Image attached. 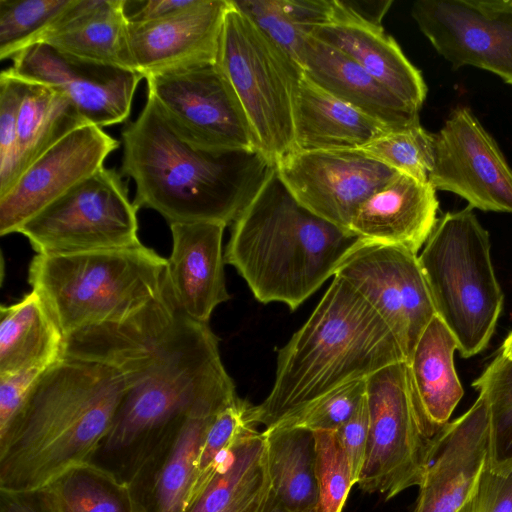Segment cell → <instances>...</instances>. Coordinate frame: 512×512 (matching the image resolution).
Instances as JSON below:
<instances>
[{
	"label": "cell",
	"mask_w": 512,
	"mask_h": 512,
	"mask_svg": "<svg viewBox=\"0 0 512 512\" xmlns=\"http://www.w3.org/2000/svg\"><path fill=\"white\" fill-rule=\"evenodd\" d=\"M64 356L122 374L123 398L91 462L128 483L197 406L239 398L217 336L178 308L166 279L160 294L128 318L65 338Z\"/></svg>",
	"instance_id": "6da1fadb"
},
{
	"label": "cell",
	"mask_w": 512,
	"mask_h": 512,
	"mask_svg": "<svg viewBox=\"0 0 512 512\" xmlns=\"http://www.w3.org/2000/svg\"><path fill=\"white\" fill-rule=\"evenodd\" d=\"M125 392L107 364L63 356L47 368L0 435V488H43L70 467L91 462Z\"/></svg>",
	"instance_id": "7a4b0ae2"
},
{
	"label": "cell",
	"mask_w": 512,
	"mask_h": 512,
	"mask_svg": "<svg viewBox=\"0 0 512 512\" xmlns=\"http://www.w3.org/2000/svg\"><path fill=\"white\" fill-rule=\"evenodd\" d=\"M122 175L136 187L134 204L170 224H232L274 165L257 150H207L182 137L153 100L121 132Z\"/></svg>",
	"instance_id": "3957f363"
},
{
	"label": "cell",
	"mask_w": 512,
	"mask_h": 512,
	"mask_svg": "<svg viewBox=\"0 0 512 512\" xmlns=\"http://www.w3.org/2000/svg\"><path fill=\"white\" fill-rule=\"evenodd\" d=\"M399 362L406 358L390 328L335 275L307 321L278 351L271 391L249 406L248 421L272 427L325 394Z\"/></svg>",
	"instance_id": "277c9868"
},
{
	"label": "cell",
	"mask_w": 512,
	"mask_h": 512,
	"mask_svg": "<svg viewBox=\"0 0 512 512\" xmlns=\"http://www.w3.org/2000/svg\"><path fill=\"white\" fill-rule=\"evenodd\" d=\"M361 242L298 203L274 166L232 223L224 260L259 302L283 303L293 311Z\"/></svg>",
	"instance_id": "5b68a950"
},
{
	"label": "cell",
	"mask_w": 512,
	"mask_h": 512,
	"mask_svg": "<svg viewBox=\"0 0 512 512\" xmlns=\"http://www.w3.org/2000/svg\"><path fill=\"white\" fill-rule=\"evenodd\" d=\"M166 266L167 259L142 243L74 254H36L28 282L67 338L138 312L160 294Z\"/></svg>",
	"instance_id": "8992f818"
},
{
	"label": "cell",
	"mask_w": 512,
	"mask_h": 512,
	"mask_svg": "<svg viewBox=\"0 0 512 512\" xmlns=\"http://www.w3.org/2000/svg\"><path fill=\"white\" fill-rule=\"evenodd\" d=\"M490 247L488 231L467 206L437 220L418 256L436 316L464 358L486 348L503 308Z\"/></svg>",
	"instance_id": "52a82bcc"
},
{
	"label": "cell",
	"mask_w": 512,
	"mask_h": 512,
	"mask_svg": "<svg viewBox=\"0 0 512 512\" xmlns=\"http://www.w3.org/2000/svg\"><path fill=\"white\" fill-rule=\"evenodd\" d=\"M216 64L241 102L260 153L275 165L296 150L294 107L303 69L231 0Z\"/></svg>",
	"instance_id": "ba28073f"
},
{
	"label": "cell",
	"mask_w": 512,
	"mask_h": 512,
	"mask_svg": "<svg viewBox=\"0 0 512 512\" xmlns=\"http://www.w3.org/2000/svg\"><path fill=\"white\" fill-rule=\"evenodd\" d=\"M369 436L357 485L389 500L419 486L440 433L429 430L415 409L407 363L387 366L366 379Z\"/></svg>",
	"instance_id": "9c48e42d"
},
{
	"label": "cell",
	"mask_w": 512,
	"mask_h": 512,
	"mask_svg": "<svg viewBox=\"0 0 512 512\" xmlns=\"http://www.w3.org/2000/svg\"><path fill=\"white\" fill-rule=\"evenodd\" d=\"M138 210L122 175L102 167L43 208L18 233L42 255L127 248L141 243Z\"/></svg>",
	"instance_id": "30bf717a"
},
{
	"label": "cell",
	"mask_w": 512,
	"mask_h": 512,
	"mask_svg": "<svg viewBox=\"0 0 512 512\" xmlns=\"http://www.w3.org/2000/svg\"><path fill=\"white\" fill-rule=\"evenodd\" d=\"M145 79L147 98L193 145L207 150L259 151L241 102L216 63Z\"/></svg>",
	"instance_id": "8fae6325"
},
{
	"label": "cell",
	"mask_w": 512,
	"mask_h": 512,
	"mask_svg": "<svg viewBox=\"0 0 512 512\" xmlns=\"http://www.w3.org/2000/svg\"><path fill=\"white\" fill-rule=\"evenodd\" d=\"M335 275L379 314L398 341L407 363L436 316L417 254L362 240L345 257Z\"/></svg>",
	"instance_id": "7c38bea8"
},
{
	"label": "cell",
	"mask_w": 512,
	"mask_h": 512,
	"mask_svg": "<svg viewBox=\"0 0 512 512\" xmlns=\"http://www.w3.org/2000/svg\"><path fill=\"white\" fill-rule=\"evenodd\" d=\"M411 15L454 68L477 67L512 86V0H417Z\"/></svg>",
	"instance_id": "4fadbf2b"
},
{
	"label": "cell",
	"mask_w": 512,
	"mask_h": 512,
	"mask_svg": "<svg viewBox=\"0 0 512 512\" xmlns=\"http://www.w3.org/2000/svg\"><path fill=\"white\" fill-rule=\"evenodd\" d=\"M274 166L298 203L347 231L360 205L398 174L359 149L294 150Z\"/></svg>",
	"instance_id": "5bb4252c"
},
{
	"label": "cell",
	"mask_w": 512,
	"mask_h": 512,
	"mask_svg": "<svg viewBox=\"0 0 512 512\" xmlns=\"http://www.w3.org/2000/svg\"><path fill=\"white\" fill-rule=\"evenodd\" d=\"M429 183L471 208L512 214V168L468 107L458 106L434 134Z\"/></svg>",
	"instance_id": "9a60e30c"
},
{
	"label": "cell",
	"mask_w": 512,
	"mask_h": 512,
	"mask_svg": "<svg viewBox=\"0 0 512 512\" xmlns=\"http://www.w3.org/2000/svg\"><path fill=\"white\" fill-rule=\"evenodd\" d=\"M11 60L15 74L59 91L87 123L101 128L128 119L144 78L132 69L77 58L45 43H34Z\"/></svg>",
	"instance_id": "2e32d148"
},
{
	"label": "cell",
	"mask_w": 512,
	"mask_h": 512,
	"mask_svg": "<svg viewBox=\"0 0 512 512\" xmlns=\"http://www.w3.org/2000/svg\"><path fill=\"white\" fill-rule=\"evenodd\" d=\"M120 142L103 128L85 124L50 147L0 197V235L20 227L78 182L104 167Z\"/></svg>",
	"instance_id": "e0dca14e"
},
{
	"label": "cell",
	"mask_w": 512,
	"mask_h": 512,
	"mask_svg": "<svg viewBox=\"0 0 512 512\" xmlns=\"http://www.w3.org/2000/svg\"><path fill=\"white\" fill-rule=\"evenodd\" d=\"M230 0H196L166 18L130 23L128 43L134 70L144 78L216 63Z\"/></svg>",
	"instance_id": "ac0fdd59"
},
{
	"label": "cell",
	"mask_w": 512,
	"mask_h": 512,
	"mask_svg": "<svg viewBox=\"0 0 512 512\" xmlns=\"http://www.w3.org/2000/svg\"><path fill=\"white\" fill-rule=\"evenodd\" d=\"M490 450L487 404H474L441 431L414 512H458L474 492Z\"/></svg>",
	"instance_id": "d6986e66"
},
{
	"label": "cell",
	"mask_w": 512,
	"mask_h": 512,
	"mask_svg": "<svg viewBox=\"0 0 512 512\" xmlns=\"http://www.w3.org/2000/svg\"><path fill=\"white\" fill-rule=\"evenodd\" d=\"M225 227L214 222L170 224L172 251L165 278L178 308L201 323H208L214 309L230 299L222 250Z\"/></svg>",
	"instance_id": "ffe728a7"
},
{
	"label": "cell",
	"mask_w": 512,
	"mask_h": 512,
	"mask_svg": "<svg viewBox=\"0 0 512 512\" xmlns=\"http://www.w3.org/2000/svg\"><path fill=\"white\" fill-rule=\"evenodd\" d=\"M309 34L346 54L409 106L421 110L427 95L423 76L382 25L360 18L341 0H332L327 22Z\"/></svg>",
	"instance_id": "44dd1931"
},
{
	"label": "cell",
	"mask_w": 512,
	"mask_h": 512,
	"mask_svg": "<svg viewBox=\"0 0 512 512\" xmlns=\"http://www.w3.org/2000/svg\"><path fill=\"white\" fill-rule=\"evenodd\" d=\"M226 406H197L146 460L130 483L145 512H186L202 441Z\"/></svg>",
	"instance_id": "7402d4cb"
},
{
	"label": "cell",
	"mask_w": 512,
	"mask_h": 512,
	"mask_svg": "<svg viewBox=\"0 0 512 512\" xmlns=\"http://www.w3.org/2000/svg\"><path fill=\"white\" fill-rule=\"evenodd\" d=\"M438 206L430 183L398 173L360 205L349 230L364 241L417 254L437 223Z\"/></svg>",
	"instance_id": "603a6c76"
},
{
	"label": "cell",
	"mask_w": 512,
	"mask_h": 512,
	"mask_svg": "<svg viewBox=\"0 0 512 512\" xmlns=\"http://www.w3.org/2000/svg\"><path fill=\"white\" fill-rule=\"evenodd\" d=\"M304 73L321 88L390 131L419 125L412 108L335 47L308 34L302 60Z\"/></svg>",
	"instance_id": "cb8c5ba5"
},
{
	"label": "cell",
	"mask_w": 512,
	"mask_h": 512,
	"mask_svg": "<svg viewBox=\"0 0 512 512\" xmlns=\"http://www.w3.org/2000/svg\"><path fill=\"white\" fill-rule=\"evenodd\" d=\"M124 3L125 0H70L35 43L48 44L84 60L134 70Z\"/></svg>",
	"instance_id": "d4e9b609"
},
{
	"label": "cell",
	"mask_w": 512,
	"mask_h": 512,
	"mask_svg": "<svg viewBox=\"0 0 512 512\" xmlns=\"http://www.w3.org/2000/svg\"><path fill=\"white\" fill-rule=\"evenodd\" d=\"M457 343L438 316L419 338L407 362L408 382L417 414L433 433H440L464 391L454 366Z\"/></svg>",
	"instance_id": "484cf974"
},
{
	"label": "cell",
	"mask_w": 512,
	"mask_h": 512,
	"mask_svg": "<svg viewBox=\"0 0 512 512\" xmlns=\"http://www.w3.org/2000/svg\"><path fill=\"white\" fill-rule=\"evenodd\" d=\"M296 150L359 149L390 131L336 98L303 71L295 107Z\"/></svg>",
	"instance_id": "4316f807"
},
{
	"label": "cell",
	"mask_w": 512,
	"mask_h": 512,
	"mask_svg": "<svg viewBox=\"0 0 512 512\" xmlns=\"http://www.w3.org/2000/svg\"><path fill=\"white\" fill-rule=\"evenodd\" d=\"M65 336L34 290L0 309V375L48 368L64 355Z\"/></svg>",
	"instance_id": "83f0119b"
},
{
	"label": "cell",
	"mask_w": 512,
	"mask_h": 512,
	"mask_svg": "<svg viewBox=\"0 0 512 512\" xmlns=\"http://www.w3.org/2000/svg\"><path fill=\"white\" fill-rule=\"evenodd\" d=\"M262 433L273 497L291 510L316 512L318 487L313 432L272 427Z\"/></svg>",
	"instance_id": "f1b7e54d"
},
{
	"label": "cell",
	"mask_w": 512,
	"mask_h": 512,
	"mask_svg": "<svg viewBox=\"0 0 512 512\" xmlns=\"http://www.w3.org/2000/svg\"><path fill=\"white\" fill-rule=\"evenodd\" d=\"M17 119L19 177L40 155L73 130L87 123L59 91L27 81Z\"/></svg>",
	"instance_id": "f546056e"
},
{
	"label": "cell",
	"mask_w": 512,
	"mask_h": 512,
	"mask_svg": "<svg viewBox=\"0 0 512 512\" xmlns=\"http://www.w3.org/2000/svg\"><path fill=\"white\" fill-rule=\"evenodd\" d=\"M52 512H145L130 483L86 462L43 487Z\"/></svg>",
	"instance_id": "4dcf8cb0"
},
{
	"label": "cell",
	"mask_w": 512,
	"mask_h": 512,
	"mask_svg": "<svg viewBox=\"0 0 512 512\" xmlns=\"http://www.w3.org/2000/svg\"><path fill=\"white\" fill-rule=\"evenodd\" d=\"M250 404L238 398L212 419L198 454L186 512L213 478L230 462L234 449L252 426L247 418Z\"/></svg>",
	"instance_id": "1f68e13d"
},
{
	"label": "cell",
	"mask_w": 512,
	"mask_h": 512,
	"mask_svg": "<svg viewBox=\"0 0 512 512\" xmlns=\"http://www.w3.org/2000/svg\"><path fill=\"white\" fill-rule=\"evenodd\" d=\"M486 401L490 450L488 464L494 468L512 466V361L500 352L472 383Z\"/></svg>",
	"instance_id": "d6a6232c"
},
{
	"label": "cell",
	"mask_w": 512,
	"mask_h": 512,
	"mask_svg": "<svg viewBox=\"0 0 512 512\" xmlns=\"http://www.w3.org/2000/svg\"><path fill=\"white\" fill-rule=\"evenodd\" d=\"M359 150L400 174L429 183L434 163V134L420 124L388 131Z\"/></svg>",
	"instance_id": "836d02e7"
},
{
	"label": "cell",
	"mask_w": 512,
	"mask_h": 512,
	"mask_svg": "<svg viewBox=\"0 0 512 512\" xmlns=\"http://www.w3.org/2000/svg\"><path fill=\"white\" fill-rule=\"evenodd\" d=\"M265 438L249 429L234 449L228 465L219 472L187 512H217L233 499L261 469Z\"/></svg>",
	"instance_id": "e575fe53"
},
{
	"label": "cell",
	"mask_w": 512,
	"mask_h": 512,
	"mask_svg": "<svg viewBox=\"0 0 512 512\" xmlns=\"http://www.w3.org/2000/svg\"><path fill=\"white\" fill-rule=\"evenodd\" d=\"M70 0H0V59L35 43Z\"/></svg>",
	"instance_id": "d590c367"
},
{
	"label": "cell",
	"mask_w": 512,
	"mask_h": 512,
	"mask_svg": "<svg viewBox=\"0 0 512 512\" xmlns=\"http://www.w3.org/2000/svg\"><path fill=\"white\" fill-rule=\"evenodd\" d=\"M318 503L316 512H342L355 485L337 430L314 431Z\"/></svg>",
	"instance_id": "8d00e7d4"
},
{
	"label": "cell",
	"mask_w": 512,
	"mask_h": 512,
	"mask_svg": "<svg viewBox=\"0 0 512 512\" xmlns=\"http://www.w3.org/2000/svg\"><path fill=\"white\" fill-rule=\"evenodd\" d=\"M365 392L366 379L347 383L311 402L272 427L301 428L312 432L338 430L353 414Z\"/></svg>",
	"instance_id": "74e56055"
},
{
	"label": "cell",
	"mask_w": 512,
	"mask_h": 512,
	"mask_svg": "<svg viewBox=\"0 0 512 512\" xmlns=\"http://www.w3.org/2000/svg\"><path fill=\"white\" fill-rule=\"evenodd\" d=\"M231 1L267 37L302 67L304 43L309 32L289 10L286 0Z\"/></svg>",
	"instance_id": "f35d334b"
},
{
	"label": "cell",
	"mask_w": 512,
	"mask_h": 512,
	"mask_svg": "<svg viewBox=\"0 0 512 512\" xmlns=\"http://www.w3.org/2000/svg\"><path fill=\"white\" fill-rule=\"evenodd\" d=\"M26 84V80L15 74L10 67L0 74V197L19 178L17 119Z\"/></svg>",
	"instance_id": "ab89813d"
},
{
	"label": "cell",
	"mask_w": 512,
	"mask_h": 512,
	"mask_svg": "<svg viewBox=\"0 0 512 512\" xmlns=\"http://www.w3.org/2000/svg\"><path fill=\"white\" fill-rule=\"evenodd\" d=\"M458 512H512V466L499 469L487 461L474 492Z\"/></svg>",
	"instance_id": "60d3db41"
},
{
	"label": "cell",
	"mask_w": 512,
	"mask_h": 512,
	"mask_svg": "<svg viewBox=\"0 0 512 512\" xmlns=\"http://www.w3.org/2000/svg\"><path fill=\"white\" fill-rule=\"evenodd\" d=\"M357 484L364 464L369 436V408L366 392L350 418L337 430Z\"/></svg>",
	"instance_id": "b9f144b4"
},
{
	"label": "cell",
	"mask_w": 512,
	"mask_h": 512,
	"mask_svg": "<svg viewBox=\"0 0 512 512\" xmlns=\"http://www.w3.org/2000/svg\"><path fill=\"white\" fill-rule=\"evenodd\" d=\"M46 369L31 368L0 375V435L21 410L33 386Z\"/></svg>",
	"instance_id": "7bdbcfd3"
},
{
	"label": "cell",
	"mask_w": 512,
	"mask_h": 512,
	"mask_svg": "<svg viewBox=\"0 0 512 512\" xmlns=\"http://www.w3.org/2000/svg\"><path fill=\"white\" fill-rule=\"evenodd\" d=\"M270 492L271 484L264 458L261 469L251 482L217 512H264Z\"/></svg>",
	"instance_id": "ee69618b"
},
{
	"label": "cell",
	"mask_w": 512,
	"mask_h": 512,
	"mask_svg": "<svg viewBox=\"0 0 512 512\" xmlns=\"http://www.w3.org/2000/svg\"><path fill=\"white\" fill-rule=\"evenodd\" d=\"M196 0H125L124 11L130 23L169 17L194 5Z\"/></svg>",
	"instance_id": "f6af8a7d"
},
{
	"label": "cell",
	"mask_w": 512,
	"mask_h": 512,
	"mask_svg": "<svg viewBox=\"0 0 512 512\" xmlns=\"http://www.w3.org/2000/svg\"><path fill=\"white\" fill-rule=\"evenodd\" d=\"M0 512H52L43 488L10 490L0 488Z\"/></svg>",
	"instance_id": "bcb514c9"
},
{
	"label": "cell",
	"mask_w": 512,
	"mask_h": 512,
	"mask_svg": "<svg viewBox=\"0 0 512 512\" xmlns=\"http://www.w3.org/2000/svg\"><path fill=\"white\" fill-rule=\"evenodd\" d=\"M353 13L360 18L376 25H381L382 19L392 5V0H341Z\"/></svg>",
	"instance_id": "7dc6e473"
},
{
	"label": "cell",
	"mask_w": 512,
	"mask_h": 512,
	"mask_svg": "<svg viewBox=\"0 0 512 512\" xmlns=\"http://www.w3.org/2000/svg\"><path fill=\"white\" fill-rule=\"evenodd\" d=\"M264 512H299L295 510H291L278 502L270 492L269 499L267 501L266 507L264 509Z\"/></svg>",
	"instance_id": "c3c4849f"
},
{
	"label": "cell",
	"mask_w": 512,
	"mask_h": 512,
	"mask_svg": "<svg viewBox=\"0 0 512 512\" xmlns=\"http://www.w3.org/2000/svg\"><path fill=\"white\" fill-rule=\"evenodd\" d=\"M499 352L512 361V331L504 340Z\"/></svg>",
	"instance_id": "681fc988"
}]
</instances>
